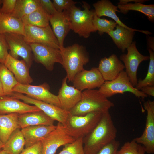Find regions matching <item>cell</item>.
Masks as SVG:
<instances>
[{
  "label": "cell",
  "instance_id": "1",
  "mask_svg": "<svg viewBox=\"0 0 154 154\" xmlns=\"http://www.w3.org/2000/svg\"><path fill=\"white\" fill-rule=\"evenodd\" d=\"M117 133L109 111L104 112L97 126L83 137L85 154H96L104 147L116 139Z\"/></svg>",
  "mask_w": 154,
  "mask_h": 154
},
{
  "label": "cell",
  "instance_id": "2",
  "mask_svg": "<svg viewBox=\"0 0 154 154\" xmlns=\"http://www.w3.org/2000/svg\"><path fill=\"white\" fill-rule=\"evenodd\" d=\"M114 104L102 95L98 90H86L82 92L81 98L69 112L73 116H82L93 112L109 110Z\"/></svg>",
  "mask_w": 154,
  "mask_h": 154
},
{
  "label": "cell",
  "instance_id": "3",
  "mask_svg": "<svg viewBox=\"0 0 154 154\" xmlns=\"http://www.w3.org/2000/svg\"><path fill=\"white\" fill-rule=\"evenodd\" d=\"M83 10L75 5L64 11L67 16L70 29L80 36L87 38L91 33L96 32L93 23V19L95 15L94 10H90V6L83 1Z\"/></svg>",
  "mask_w": 154,
  "mask_h": 154
},
{
  "label": "cell",
  "instance_id": "4",
  "mask_svg": "<svg viewBox=\"0 0 154 154\" xmlns=\"http://www.w3.org/2000/svg\"><path fill=\"white\" fill-rule=\"evenodd\" d=\"M62 62V65L66 73L68 81L72 82L75 75L84 69V66L89 61L86 50L77 44L60 50Z\"/></svg>",
  "mask_w": 154,
  "mask_h": 154
},
{
  "label": "cell",
  "instance_id": "5",
  "mask_svg": "<svg viewBox=\"0 0 154 154\" xmlns=\"http://www.w3.org/2000/svg\"><path fill=\"white\" fill-rule=\"evenodd\" d=\"M103 112H93L82 116H73L69 114L65 127L70 135L75 139L84 137L97 126Z\"/></svg>",
  "mask_w": 154,
  "mask_h": 154
},
{
  "label": "cell",
  "instance_id": "6",
  "mask_svg": "<svg viewBox=\"0 0 154 154\" xmlns=\"http://www.w3.org/2000/svg\"><path fill=\"white\" fill-rule=\"evenodd\" d=\"M98 90L107 98L116 94H123L126 92H130L136 97L143 99L148 96L133 85L126 72L124 70L113 80L105 81Z\"/></svg>",
  "mask_w": 154,
  "mask_h": 154
},
{
  "label": "cell",
  "instance_id": "7",
  "mask_svg": "<svg viewBox=\"0 0 154 154\" xmlns=\"http://www.w3.org/2000/svg\"><path fill=\"white\" fill-rule=\"evenodd\" d=\"M24 36L29 44H38L60 49L58 41L50 25L44 27L25 25Z\"/></svg>",
  "mask_w": 154,
  "mask_h": 154
},
{
  "label": "cell",
  "instance_id": "8",
  "mask_svg": "<svg viewBox=\"0 0 154 154\" xmlns=\"http://www.w3.org/2000/svg\"><path fill=\"white\" fill-rule=\"evenodd\" d=\"M75 139L70 135L66 127L58 122L56 128L40 140L42 154H55L60 147Z\"/></svg>",
  "mask_w": 154,
  "mask_h": 154
},
{
  "label": "cell",
  "instance_id": "9",
  "mask_svg": "<svg viewBox=\"0 0 154 154\" xmlns=\"http://www.w3.org/2000/svg\"><path fill=\"white\" fill-rule=\"evenodd\" d=\"M13 91L25 94L32 98L61 107L57 96L50 92L49 86L46 83L39 86H34L18 83L13 88Z\"/></svg>",
  "mask_w": 154,
  "mask_h": 154
},
{
  "label": "cell",
  "instance_id": "10",
  "mask_svg": "<svg viewBox=\"0 0 154 154\" xmlns=\"http://www.w3.org/2000/svg\"><path fill=\"white\" fill-rule=\"evenodd\" d=\"M8 43L10 55L18 59L21 57L30 68L33 59L30 44L25 40L23 35L14 33L4 34Z\"/></svg>",
  "mask_w": 154,
  "mask_h": 154
},
{
  "label": "cell",
  "instance_id": "11",
  "mask_svg": "<svg viewBox=\"0 0 154 154\" xmlns=\"http://www.w3.org/2000/svg\"><path fill=\"white\" fill-rule=\"evenodd\" d=\"M11 96L21 100L27 104L34 105L54 120L65 126L69 115V111L55 105L32 98L19 93L13 92Z\"/></svg>",
  "mask_w": 154,
  "mask_h": 154
},
{
  "label": "cell",
  "instance_id": "12",
  "mask_svg": "<svg viewBox=\"0 0 154 154\" xmlns=\"http://www.w3.org/2000/svg\"><path fill=\"white\" fill-rule=\"evenodd\" d=\"M33 59L40 63L49 71L52 70L56 63L62 64V59L60 49L37 43H31Z\"/></svg>",
  "mask_w": 154,
  "mask_h": 154
},
{
  "label": "cell",
  "instance_id": "13",
  "mask_svg": "<svg viewBox=\"0 0 154 154\" xmlns=\"http://www.w3.org/2000/svg\"><path fill=\"white\" fill-rule=\"evenodd\" d=\"M143 106L147 111L145 129L140 137L134 138L136 143L144 147L145 152L154 153V101L148 100Z\"/></svg>",
  "mask_w": 154,
  "mask_h": 154
},
{
  "label": "cell",
  "instance_id": "14",
  "mask_svg": "<svg viewBox=\"0 0 154 154\" xmlns=\"http://www.w3.org/2000/svg\"><path fill=\"white\" fill-rule=\"evenodd\" d=\"M136 42H133L127 49V53L123 54L120 57L124 63L126 72L133 85L135 87L137 82V72L140 64L143 61L149 60V56L141 54L136 46Z\"/></svg>",
  "mask_w": 154,
  "mask_h": 154
},
{
  "label": "cell",
  "instance_id": "15",
  "mask_svg": "<svg viewBox=\"0 0 154 154\" xmlns=\"http://www.w3.org/2000/svg\"><path fill=\"white\" fill-rule=\"evenodd\" d=\"M105 81L98 68L88 70L84 69L77 73L72 81L73 86L82 92L100 88Z\"/></svg>",
  "mask_w": 154,
  "mask_h": 154
},
{
  "label": "cell",
  "instance_id": "16",
  "mask_svg": "<svg viewBox=\"0 0 154 154\" xmlns=\"http://www.w3.org/2000/svg\"><path fill=\"white\" fill-rule=\"evenodd\" d=\"M40 110L36 106L29 105L12 96L0 97V114H21Z\"/></svg>",
  "mask_w": 154,
  "mask_h": 154
},
{
  "label": "cell",
  "instance_id": "17",
  "mask_svg": "<svg viewBox=\"0 0 154 154\" xmlns=\"http://www.w3.org/2000/svg\"><path fill=\"white\" fill-rule=\"evenodd\" d=\"M66 76L63 79L61 86L57 96L62 109L69 111L80 101L82 96V92L73 86L67 84Z\"/></svg>",
  "mask_w": 154,
  "mask_h": 154
},
{
  "label": "cell",
  "instance_id": "18",
  "mask_svg": "<svg viewBox=\"0 0 154 154\" xmlns=\"http://www.w3.org/2000/svg\"><path fill=\"white\" fill-rule=\"evenodd\" d=\"M94 8L95 15L98 17L107 16L113 19L117 25L128 29L140 32L146 35L151 34L148 31L139 30L129 27L122 22L116 14V12H119L117 6L114 5L109 0H101L93 4Z\"/></svg>",
  "mask_w": 154,
  "mask_h": 154
},
{
  "label": "cell",
  "instance_id": "19",
  "mask_svg": "<svg viewBox=\"0 0 154 154\" xmlns=\"http://www.w3.org/2000/svg\"><path fill=\"white\" fill-rule=\"evenodd\" d=\"M98 68L105 81L114 79L125 67L117 56L113 54L108 58L101 59Z\"/></svg>",
  "mask_w": 154,
  "mask_h": 154
},
{
  "label": "cell",
  "instance_id": "20",
  "mask_svg": "<svg viewBox=\"0 0 154 154\" xmlns=\"http://www.w3.org/2000/svg\"><path fill=\"white\" fill-rule=\"evenodd\" d=\"M3 63L14 75L19 83L28 84L33 82L29 74V68L24 60L15 58L9 53Z\"/></svg>",
  "mask_w": 154,
  "mask_h": 154
},
{
  "label": "cell",
  "instance_id": "21",
  "mask_svg": "<svg viewBox=\"0 0 154 154\" xmlns=\"http://www.w3.org/2000/svg\"><path fill=\"white\" fill-rule=\"evenodd\" d=\"M49 22L52 25V31L58 41L60 49L64 47V38L71 30L65 12L57 11L50 16Z\"/></svg>",
  "mask_w": 154,
  "mask_h": 154
},
{
  "label": "cell",
  "instance_id": "22",
  "mask_svg": "<svg viewBox=\"0 0 154 154\" xmlns=\"http://www.w3.org/2000/svg\"><path fill=\"white\" fill-rule=\"evenodd\" d=\"M56 125H38L21 129L25 141V148L40 141L56 127Z\"/></svg>",
  "mask_w": 154,
  "mask_h": 154
},
{
  "label": "cell",
  "instance_id": "23",
  "mask_svg": "<svg viewBox=\"0 0 154 154\" xmlns=\"http://www.w3.org/2000/svg\"><path fill=\"white\" fill-rule=\"evenodd\" d=\"M18 119L21 129L38 125H54L55 121L41 110L19 114Z\"/></svg>",
  "mask_w": 154,
  "mask_h": 154
},
{
  "label": "cell",
  "instance_id": "24",
  "mask_svg": "<svg viewBox=\"0 0 154 154\" xmlns=\"http://www.w3.org/2000/svg\"><path fill=\"white\" fill-rule=\"evenodd\" d=\"M135 32L117 25L114 30L107 34L117 47L123 52L133 42Z\"/></svg>",
  "mask_w": 154,
  "mask_h": 154
},
{
  "label": "cell",
  "instance_id": "25",
  "mask_svg": "<svg viewBox=\"0 0 154 154\" xmlns=\"http://www.w3.org/2000/svg\"><path fill=\"white\" fill-rule=\"evenodd\" d=\"M14 33L25 35V25L21 19L0 12V33Z\"/></svg>",
  "mask_w": 154,
  "mask_h": 154
},
{
  "label": "cell",
  "instance_id": "26",
  "mask_svg": "<svg viewBox=\"0 0 154 154\" xmlns=\"http://www.w3.org/2000/svg\"><path fill=\"white\" fill-rule=\"evenodd\" d=\"M19 114L16 113L0 114V138L4 144L15 130L20 128L18 123Z\"/></svg>",
  "mask_w": 154,
  "mask_h": 154
},
{
  "label": "cell",
  "instance_id": "27",
  "mask_svg": "<svg viewBox=\"0 0 154 154\" xmlns=\"http://www.w3.org/2000/svg\"><path fill=\"white\" fill-rule=\"evenodd\" d=\"M20 129L15 130L4 144L3 150L9 154H20L24 149L25 141Z\"/></svg>",
  "mask_w": 154,
  "mask_h": 154
},
{
  "label": "cell",
  "instance_id": "28",
  "mask_svg": "<svg viewBox=\"0 0 154 154\" xmlns=\"http://www.w3.org/2000/svg\"><path fill=\"white\" fill-rule=\"evenodd\" d=\"M49 18L41 6L21 19L24 25L44 27L49 25Z\"/></svg>",
  "mask_w": 154,
  "mask_h": 154
},
{
  "label": "cell",
  "instance_id": "29",
  "mask_svg": "<svg viewBox=\"0 0 154 154\" xmlns=\"http://www.w3.org/2000/svg\"><path fill=\"white\" fill-rule=\"evenodd\" d=\"M119 12L124 14L129 11H135L143 13L151 22L154 21V5H145L139 3H129L125 4H118Z\"/></svg>",
  "mask_w": 154,
  "mask_h": 154
},
{
  "label": "cell",
  "instance_id": "30",
  "mask_svg": "<svg viewBox=\"0 0 154 154\" xmlns=\"http://www.w3.org/2000/svg\"><path fill=\"white\" fill-rule=\"evenodd\" d=\"M40 7L39 0H17L12 15L21 19Z\"/></svg>",
  "mask_w": 154,
  "mask_h": 154
},
{
  "label": "cell",
  "instance_id": "31",
  "mask_svg": "<svg viewBox=\"0 0 154 154\" xmlns=\"http://www.w3.org/2000/svg\"><path fill=\"white\" fill-rule=\"evenodd\" d=\"M0 79L5 96H10L13 88L18 82L13 74L2 62L0 63Z\"/></svg>",
  "mask_w": 154,
  "mask_h": 154
},
{
  "label": "cell",
  "instance_id": "32",
  "mask_svg": "<svg viewBox=\"0 0 154 154\" xmlns=\"http://www.w3.org/2000/svg\"><path fill=\"white\" fill-rule=\"evenodd\" d=\"M148 50L149 54V62L147 72L145 77L137 82L135 88L138 90L144 86H154V52L150 48Z\"/></svg>",
  "mask_w": 154,
  "mask_h": 154
},
{
  "label": "cell",
  "instance_id": "33",
  "mask_svg": "<svg viewBox=\"0 0 154 154\" xmlns=\"http://www.w3.org/2000/svg\"><path fill=\"white\" fill-rule=\"evenodd\" d=\"M93 23L96 30L98 31L100 35L104 33L107 34L110 31L114 30L117 23L112 20H108L104 18H101L94 15L93 19Z\"/></svg>",
  "mask_w": 154,
  "mask_h": 154
},
{
  "label": "cell",
  "instance_id": "34",
  "mask_svg": "<svg viewBox=\"0 0 154 154\" xmlns=\"http://www.w3.org/2000/svg\"><path fill=\"white\" fill-rule=\"evenodd\" d=\"M83 137L76 139L73 142L65 145L58 154H85L83 146Z\"/></svg>",
  "mask_w": 154,
  "mask_h": 154
},
{
  "label": "cell",
  "instance_id": "35",
  "mask_svg": "<svg viewBox=\"0 0 154 154\" xmlns=\"http://www.w3.org/2000/svg\"><path fill=\"white\" fill-rule=\"evenodd\" d=\"M138 146L134 139L130 141L125 142L118 150L117 154H139Z\"/></svg>",
  "mask_w": 154,
  "mask_h": 154
},
{
  "label": "cell",
  "instance_id": "36",
  "mask_svg": "<svg viewBox=\"0 0 154 154\" xmlns=\"http://www.w3.org/2000/svg\"><path fill=\"white\" fill-rule=\"evenodd\" d=\"M120 145L119 142L116 139L104 147L96 154H117Z\"/></svg>",
  "mask_w": 154,
  "mask_h": 154
},
{
  "label": "cell",
  "instance_id": "37",
  "mask_svg": "<svg viewBox=\"0 0 154 154\" xmlns=\"http://www.w3.org/2000/svg\"><path fill=\"white\" fill-rule=\"evenodd\" d=\"M52 2L58 12L67 10L77 3V2L72 0H53Z\"/></svg>",
  "mask_w": 154,
  "mask_h": 154
},
{
  "label": "cell",
  "instance_id": "38",
  "mask_svg": "<svg viewBox=\"0 0 154 154\" xmlns=\"http://www.w3.org/2000/svg\"><path fill=\"white\" fill-rule=\"evenodd\" d=\"M9 46L4 34L0 33V60L3 63L9 54Z\"/></svg>",
  "mask_w": 154,
  "mask_h": 154
},
{
  "label": "cell",
  "instance_id": "39",
  "mask_svg": "<svg viewBox=\"0 0 154 154\" xmlns=\"http://www.w3.org/2000/svg\"><path fill=\"white\" fill-rule=\"evenodd\" d=\"M17 0H2L3 5L0 9V12L5 14H12L14 10Z\"/></svg>",
  "mask_w": 154,
  "mask_h": 154
},
{
  "label": "cell",
  "instance_id": "40",
  "mask_svg": "<svg viewBox=\"0 0 154 154\" xmlns=\"http://www.w3.org/2000/svg\"><path fill=\"white\" fill-rule=\"evenodd\" d=\"M39 1L40 6L49 17L57 12L51 0H39Z\"/></svg>",
  "mask_w": 154,
  "mask_h": 154
},
{
  "label": "cell",
  "instance_id": "41",
  "mask_svg": "<svg viewBox=\"0 0 154 154\" xmlns=\"http://www.w3.org/2000/svg\"><path fill=\"white\" fill-rule=\"evenodd\" d=\"M42 146L40 141L24 149L20 154H42Z\"/></svg>",
  "mask_w": 154,
  "mask_h": 154
},
{
  "label": "cell",
  "instance_id": "42",
  "mask_svg": "<svg viewBox=\"0 0 154 154\" xmlns=\"http://www.w3.org/2000/svg\"><path fill=\"white\" fill-rule=\"evenodd\" d=\"M140 90L146 95L154 96V86H147L142 88Z\"/></svg>",
  "mask_w": 154,
  "mask_h": 154
},
{
  "label": "cell",
  "instance_id": "43",
  "mask_svg": "<svg viewBox=\"0 0 154 154\" xmlns=\"http://www.w3.org/2000/svg\"><path fill=\"white\" fill-rule=\"evenodd\" d=\"M146 0H120L118 4H125L129 2L139 3H143L145 2L148 1Z\"/></svg>",
  "mask_w": 154,
  "mask_h": 154
},
{
  "label": "cell",
  "instance_id": "44",
  "mask_svg": "<svg viewBox=\"0 0 154 154\" xmlns=\"http://www.w3.org/2000/svg\"><path fill=\"white\" fill-rule=\"evenodd\" d=\"M154 39L153 37L148 36L147 38V46L149 48L152 50L153 51H154Z\"/></svg>",
  "mask_w": 154,
  "mask_h": 154
},
{
  "label": "cell",
  "instance_id": "45",
  "mask_svg": "<svg viewBox=\"0 0 154 154\" xmlns=\"http://www.w3.org/2000/svg\"><path fill=\"white\" fill-rule=\"evenodd\" d=\"M139 154H145V153L143 147L141 145L139 144Z\"/></svg>",
  "mask_w": 154,
  "mask_h": 154
},
{
  "label": "cell",
  "instance_id": "46",
  "mask_svg": "<svg viewBox=\"0 0 154 154\" xmlns=\"http://www.w3.org/2000/svg\"><path fill=\"white\" fill-rule=\"evenodd\" d=\"M5 96L4 92L2 85L0 79V97Z\"/></svg>",
  "mask_w": 154,
  "mask_h": 154
},
{
  "label": "cell",
  "instance_id": "47",
  "mask_svg": "<svg viewBox=\"0 0 154 154\" xmlns=\"http://www.w3.org/2000/svg\"><path fill=\"white\" fill-rule=\"evenodd\" d=\"M4 144L1 141L0 138V149L3 147L4 146Z\"/></svg>",
  "mask_w": 154,
  "mask_h": 154
},
{
  "label": "cell",
  "instance_id": "48",
  "mask_svg": "<svg viewBox=\"0 0 154 154\" xmlns=\"http://www.w3.org/2000/svg\"><path fill=\"white\" fill-rule=\"evenodd\" d=\"M0 154H9L6 151L3 150L0 151Z\"/></svg>",
  "mask_w": 154,
  "mask_h": 154
},
{
  "label": "cell",
  "instance_id": "49",
  "mask_svg": "<svg viewBox=\"0 0 154 154\" xmlns=\"http://www.w3.org/2000/svg\"><path fill=\"white\" fill-rule=\"evenodd\" d=\"M1 3H2V0H0V9L1 5Z\"/></svg>",
  "mask_w": 154,
  "mask_h": 154
},
{
  "label": "cell",
  "instance_id": "50",
  "mask_svg": "<svg viewBox=\"0 0 154 154\" xmlns=\"http://www.w3.org/2000/svg\"><path fill=\"white\" fill-rule=\"evenodd\" d=\"M2 62V61L0 60V63Z\"/></svg>",
  "mask_w": 154,
  "mask_h": 154
}]
</instances>
